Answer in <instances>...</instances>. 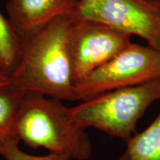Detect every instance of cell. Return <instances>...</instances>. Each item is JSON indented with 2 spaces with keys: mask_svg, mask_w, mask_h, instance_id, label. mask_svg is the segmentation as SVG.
Returning a JSON list of instances; mask_svg holds the SVG:
<instances>
[{
  "mask_svg": "<svg viewBox=\"0 0 160 160\" xmlns=\"http://www.w3.org/2000/svg\"><path fill=\"white\" fill-rule=\"evenodd\" d=\"M73 20V15L62 16L24 37L10 83L26 93L78 101L68 48Z\"/></svg>",
  "mask_w": 160,
  "mask_h": 160,
  "instance_id": "obj_1",
  "label": "cell"
},
{
  "mask_svg": "<svg viewBox=\"0 0 160 160\" xmlns=\"http://www.w3.org/2000/svg\"><path fill=\"white\" fill-rule=\"evenodd\" d=\"M16 135L28 146L43 148L72 159L87 160L92 144L86 128L73 119L61 100L26 93L18 114Z\"/></svg>",
  "mask_w": 160,
  "mask_h": 160,
  "instance_id": "obj_2",
  "label": "cell"
},
{
  "mask_svg": "<svg viewBox=\"0 0 160 160\" xmlns=\"http://www.w3.org/2000/svg\"><path fill=\"white\" fill-rule=\"evenodd\" d=\"M160 100V77L139 85L113 90L70 108L73 119L128 142L147 109Z\"/></svg>",
  "mask_w": 160,
  "mask_h": 160,
  "instance_id": "obj_3",
  "label": "cell"
},
{
  "mask_svg": "<svg viewBox=\"0 0 160 160\" xmlns=\"http://www.w3.org/2000/svg\"><path fill=\"white\" fill-rule=\"evenodd\" d=\"M160 77V51L131 42L107 62L75 82L78 101Z\"/></svg>",
  "mask_w": 160,
  "mask_h": 160,
  "instance_id": "obj_4",
  "label": "cell"
},
{
  "mask_svg": "<svg viewBox=\"0 0 160 160\" xmlns=\"http://www.w3.org/2000/svg\"><path fill=\"white\" fill-rule=\"evenodd\" d=\"M73 17L137 36L160 51V0H78Z\"/></svg>",
  "mask_w": 160,
  "mask_h": 160,
  "instance_id": "obj_5",
  "label": "cell"
},
{
  "mask_svg": "<svg viewBox=\"0 0 160 160\" xmlns=\"http://www.w3.org/2000/svg\"><path fill=\"white\" fill-rule=\"evenodd\" d=\"M131 36L92 20L73 17L68 48L74 82L107 62L129 45Z\"/></svg>",
  "mask_w": 160,
  "mask_h": 160,
  "instance_id": "obj_6",
  "label": "cell"
},
{
  "mask_svg": "<svg viewBox=\"0 0 160 160\" xmlns=\"http://www.w3.org/2000/svg\"><path fill=\"white\" fill-rule=\"evenodd\" d=\"M78 0H8V17L24 37L57 18L73 15Z\"/></svg>",
  "mask_w": 160,
  "mask_h": 160,
  "instance_id": "obj_7",
  "label": "cell"
},
{
  "mask_svg": "<svg viewBox=\"0 0 160 160\" xmlns=\"http://www.w3.org/2000/svg\"><path fill=\"white\" fill-rule=\"evenodd\" d=\"M117 160H160V113L147 128L136 133Z\"/></svg>",
  "mask_w": 160,
  "mask_h": 160,
  "instance_id": "obj_8",
  "label": "cell"
},
{
  "mask_svg": "<svg viewBox=\"0 0 160 160\" xmlns=\"http://www.w3.org/2000/svg\"><path fill=\"white\" fill-rule=\"evenodd\" d=\"M25 95V92L11 83L0 88V144L18 139L16 124Z\"/></svg>",
  "mask_w": 160,
  "mask_h": 160,
  "instance_id": "obj_9",
  "label": "cell"
},
{
  "mask_svg": "<svg viewBox=\"0 0 160 160\" xmlns=\"http://www.w3.org/2000/svg\"><path fill=\"white\" fill-rule=\"evenodd\" d=\"M23 44V36L0 12V63L9 76L17 66Z\"/></svg>",
  "mask_w": 160,
  "mask_h": 160,
  "instance_id": "obj_10",
  "label": "cell"
},
{
  "mask_svg": "<svg viewBox=\"0 0 160 160\" xmlns=\"http://www.w3.org/2000/svg\"><path fill=\"white\" fill-rule=\"evenodd\" d=\"M19 139H12L0 144V155L5 160H71L62 153H50L45 156H33L22 151L19 147Z\"/></svg>",
  "mask_w": 160,
  "mask_h": 160,
  "instance_id": "obj_11",
  "label": "cell"
},
{
  "mask_svg": "<svg viewBox=\"0 0 160 160\" xmlns=\"http://www.w3.org/2000/svg\"><path fill=\"white\" fill-rule=\"evenodd\" d=\"M10 84V76L0 63V88Z\"/></svg>",
  "mask_w": 160,
  "mask_h": 160,
  "instance_id": "obj_12",
  "label": "cell"
}]
</instances>
